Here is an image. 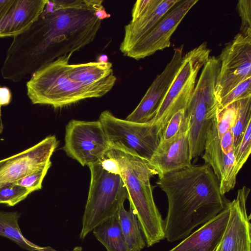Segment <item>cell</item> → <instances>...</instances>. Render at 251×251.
I'll list each match as a JSON object with an SVG mask.
<instances>
[{
	"mask_svg": "<svg viewBox=\"0 0 251 251\" xmlns=\"http://www.w3.org/2000/svg\"><path fill=\"white\" fill-rule=\"evenodd\" d=\"M250 188L239 189L235 199L228 202L229 215L222 239L216 251H251V225L246 202Z\"/></svg>",
	"mask_w": 251,
	"mask_h": 251,
	"instance_id": "cell-13",
	"label": "cell"
},
{
	"mask_svg": "<svg viewBox=\"0 0 251 251\" xmlns=\"http://www.w3.org/2000/svg\"><path fill=\"white\" fill-rule=\"evenodd\" d=\"M20 215L18 211H0V236L13 241L23 249L40 251L41 247L29 241L22 234L18 224Z\"/></svg>",
	"mask_w": 251,
	"mask_h": 251,
	"instance_id": "cell-23",
	"label": "cell"
},
{
	"mask_svg": "<svg viewBox=\"0 0 251 251\" xmlns=\"http://www.w3.org/2000/svg\"><path fill=\"white\" fill-rule=\"evenodd\" d=\"M237 115L232 128L234 151L240 143L249 123L251 122V96L236 101Z\"/></svg>",
	"mask_w": 251,
	"mask_h": 251,
	"instance_id": "cell-24",
	"label": "cell"
},
{
	"mask_svg": "<svg viewBox=\"0 0 251 251\" xmlns=\"http://www.w3.org/2000/svg\"><path fill=\"white\" fill-rule=\"evenodd\" d=\"M114 75L110 62H90L69 64L68 75L73 80L84 84L100 81Z\"/></svg>",
	"mask_w": 251,
	"mask_h": 251,
	"instance_id": "cell-20",
	"label": "cell"
},
{
	"mask_svg": "<svg viewBox=\"0 0 251 251\" xmlns=\"http://www.w3.org/2000/svg\"><path fill=\"white\" fill-rule=\"evenodd\" d=\"M197 2L198 0H179L146 35L123 54L139 60L169 47L172 35Z\"/></svg>",
	"mask_w": 251,
	"mask_h": 251,
	"instance_id": "cell-11",
	"label": "cell"
},
{
	"mask_svg": "<svg viewBox=\"0 0 251 251\" xmlns=\"http://www.w3.org/2000/svg\"><path fill=\"white\" fill-rule=\"evenodd\" d=\"M108 57L106 55L103 54L100 56L98 62H108Z\"/></svg>",
	"mask_w": 251,
	"mask_h": 251,
	"instance_id": "cell-35",
	"label": "cell"
},
{
	"mask_svg": "<svg viewBox=\"0 0 251 251\" xmlns=\"http://www.w3.org/2000/svg\"><path fill=\"white\" fill-rule=\"evenodd\" d=\"M40 251H56L55 250L53 249L52 248L50 247H41V249ZM81 251V249L78 250L77 248L76 251Z\"/></svg>",
	"mask_w": 251,
	"mask_h": 251,
	"instance_id": "cell-34",
	"label": "cell"
},
{
	"mask_svg": "<svg viewBox=\"0 0 251 251\" xmlns=\"http://www.w3.org/2000/svg\"><path fill=\"white\" fill-rule=\"evenodd\" d=\"M106 155L116 163V174L125 184L147 246L159 243L165 238L164 221L155 203L150 181L157 172L146 160L119 150L111 149Z\"/></svg>",
	"mask_w": 251,
	"mask_h": 251,
	"instance_id": "cell-3",
	"label": "cell"
},
{
	"mask_svg": "<svg viewBox=\"0 0 251 251\" xmlns=\"http://www.w3.org/2000/svg\"><path fill=\"white\" fill-rule=\"evenodd\" d=\"M192 160L186 124L176 136L159 142L149 163L160 178L166 174L191 166Z\"/></svg>",
	"mask_w": 251,
	"mask_h": 251,
	"instance_id": "cell-18",
	"label": "cell"
},
{
	"mask_svg": "<svg viewBox=\"0 0 251 251\" xmlns=\"http://www.w3.org/2000/svg\"><path fill=\"white\" fill-rule=\"evenodd\" d=\"M12 94L10 90L6 87L0 86V133L2 131L3 126L1 120V107L10 103L11 100Z\"/></svg>",
	"mask_w": 251,
	"mask_h": 251,
	"instance_id": "cell-33",
	"label": "cell"
},
{
	"mask_svg": "<svg viewBox=\"0 0 251 251\" xmlns=\"http://www.w3.org/2000/svg\"><path fill=\"white\" fill-rule=\"evenodd\" d=\"M251 96V77L247 78L233 88L220 100L218 108Z\"/></svg>",
	"mask_w": 251,
	"mask_h": 251,
	"instance_id": "cell-29",
	"label": "cell"
},
{
	"mask_svg": "<svg viewBox=\"0 0 251 251\" xmlns=\"http://www.w3.org/2000/svg\"><path fill=\"white\" fill-rule=\"evenodd\" d=\"M220 145L223 152L227 154L234 150L233 135L232 129L226 132L220 139Z\"/></svg>",
	"mask_w": 251,
	"mask_h": 251,
	"instance_id": "cell-32",
	"label": "cell"
},
{
	"mask_svg": "<svg viewBox=\"0 0 251 251\" xmlns=\"http://www.w3.org/2000/svg\"><path fill=\"white\" fill-rule=\"evenodd\" d=\"M229 215L228 202L223 211L169 251H216L225 230Z\"/></svg>",
	"mask_w": 251,
	"mask_h": 251,
	"instance_id": "cell-19",
	"label": "cell"
},
{
	"mask_svg": "<svg viewBox=\"0 0 251 251\" xmlns=\"http://www.w3.org/2000/svg\"><path fill=\"white\" fill-rule=\"evenodd\" d=\"M251 151V122L244 132L238 147L234 151L235 169L239 173L247 160Z\"/></svg>",
	"mask_w": 251,
	"mask_h": 251,
	"instance_id": "cell-28",
	"label": "cell"
},
{
	"mask_svg": "<svg viewBox=\"0 0 251 251\" xmlns=\"http://www.w3.org/2000/svg\"><path fill=\"white\" fill-rule=\"evenodd\" d=\"M185 109L176 112L167 123L160 136V142L168 141L179 133L186 126Z\"/></svg>",
	"mask_w": 251,
	"mask_h": 251,
	"instance_id": "cell-27",
	"label": "cell"
},
{
	"mask_svg": "<svg viewBox=\"0 0 251 251\" xmlns=\"http://www.w3.org/2000/svg\"><path fill=\"white\" fill-rule=\"evenodd\" d=\"M111 149L99 120H72L66 126L63 149L82 166L101 162Z\"/></svg>",
	"mask_w": 251,
	"mask_h": 251,
	"instance_id": "cell-9",
	"label": "cell"
},
{
	"mask_svg": "<svg viewBox=\"0 0 251 251\" xmlns=\"http://www.w3.org/2000/svg\"><path fill=\"white\" fill-rule=\"evenodd\" d=\"M215 85L218 101L244 79L251 77V37L238 33L223 49Z\"/></svg>",
	"mask_w": 251,
	"mask_h": 251,
	"instance_id": "cell-10",
	"label": "cell"
},
{
	"mask_svg": "<svg viewBox=\"0 0 251 251\" xmlns=\"http://www.w3.org/2000/svg\"><path fill=\"white\" fill-rule=\"evenodd\" d=\"M58 146L54 135H50L35 145L0 160V185L16 181L46 166Z\"/></svg>",
	"mask_w": 251,
	"mask_h": 251,
	"instance_id": "cell-12",
	"label": "cell"
},
{
	"mask_svg": "<svg viewBox=\"0 0 251 251\" xmlns=\"http://www.w3.org/2000/svg\"><path fill=\"white\" fill-rule=\"evenodd\" d=\"M100 0H48L31 26L13 37L0 72L17 82L58 57L91 43L100 28L96 15L103 8Z\"/></svg>",
	"mask_w": 251,
	"mask_h": 251,
	"instance_id": "cell-1",
	"label": "cell"
},
{
	"mask_svg": "<svg viewBox=\"0 0 251 251\" xmlns=\"http://www.w3.org/2000/svg\"><path fill=\"white\" fill-rule=\"evenodd\" d=\"M183 45L175 49L171 60L156 76L138 105L126 120L143 123L154 117L180 67L183 56Z\"/></svg>",
	"mask_w": 251,
	"mask_h": 251,
	"instance_id": "cell-15",
	"label": "cell"
},
{
	"mask_svg": "<svg viewBox=\"0 0 251 251\" xmlns=\"http://www.w3.org/2000/svg\"><path fill=\"white\" fill-rule=\"evenodd\" d=\"M51 165V161L43 168L38 169L18 180L16 183L32 192L42 188V182Z\"/></svg>",
	"mask_w": 251,
	"mask_h": 251,
	"instance_id": "cell-30",
	"label": "cell"
},
{
	"mask_svg": "<svg viewBox=\"0 0 251 251\" xmlns=\"http://www.w3.org/2000/svg\"><path fill=\"white\" fill-rule=\"evenodd\" d=\"M236 115V101L222 108H218L216 115V123L220 139L226 132L232 128Z\"/></svg>",
	"mask_w": 251,
	"mask_h": 251,
	"instance_id": "cell-26",
	"label": "cell"
},
{
	"mask_svg": "<svg viewBox=\"0 0 251 251\" xmlns=\"http://www.w3.org/2000/svg\"><path fill=\"white\" fill-rule=\"evenodd\" d=\"M73 53L58 57L30 76L26 85L32 103L62 107L84 99L102 97L112 89L116 81L114 75L91 84L72 80L68 65Z\"/></svg>",
	"mask_w": 251,
	"mask_h": 251,
	"instance_id": "cell-4",
	"label": "cell"
},
{
	"mask_svg": "<svg viewBox=\"0 0 251 251\" xmlns=\"http://www.w3.org/2000/svg\"><path fill=\"white\" fill-rule=\"evenodd\" d=\"M220 62L209 56L185 109V121L192 159L203 153L209 128L215 120L219 107L215 85Z\"/></svg>",
	"mask_w": 251,
	"mask_h": 251,
	"instance_id": "cell-5",
	"label": "cell"
},
{
	"mask_svg": "<svg viewBox=\"0 0 251 251\" xmlns=\"http://www.w3.org/2000/svg\"><path fill=\"white\" fill-rule=\"evenodd\" d=\"M237 8L241 19L239 33L251 37V0H239L237 4Z\"/></svg>",
	"mask_w": 251,
	"mask_h": 251,
	"instance_id": "cell-31",
	"label": "cell"
},
{
	"mask_svg": "<svg viewBox=\"0 0 251 251\" xmlns=\"http://www.w3.org/2000/svg\"><path fill=\"white\" fill-rule=\"evenodd\" d=\"M210 53L206 43L203 42L183 56L178 71L151 120L157 126L160 137L172 115L180 109H186L196 86L197 75Z\"/></svg>",
	"mask_w": 251,
	"mask_h": 251,
	"instance_id": "cell-7",
	"label": "cell"
},
{
	"mask_svg": "<svg viewBox=\"0 0 251 251\" xmlns=\"http://www.w3.org/2000/svg\"><path fill=\"white\" fill-rule=\"evenodd\" d=\"M202 156L219 181L220 190L224 195L233 189L238 173L235 169L234 150L227 154L221 149L217 132L216 118L208 130Z\"/></svg>",
	"mask_w": 251,
	"mask_h": 251,
	"instance_id": "cell-17",
	"label": "cell"
},
{
	"mask_svg": "<svg viewBox=\"0 0 251 251\" xmlns=\"http://www.w3.org/2000/svg\"><path fill=\"white\" fill-rule=\"evenodd\" d=\"M120 226L126 242L131 251H140L146 246L142 231L132 207L125 209L122 205L118 212Z\"/></svg>",
	"mask_w": 251,
	"mask_h": 251,
	"instance_id": "cell-22",
	"label": "cell"
},
{
	"mask_svg": "<svg viewBox=\"0 0 251 251\" xmlns=\"http://www.w3.org/2000/svg\"><path fill=\"white\" fill-rule=\"evenodd\" d=\"M48 0H0V38L15 37L38 19Z\"/></svg>",
	"mask_w": 251,
	"mask_h": 251,
	"instance_id": "cell-16",
	"label": "cell"
},
{
	"mask_svg": "<svg viewBox=\"0 0 251 251\" xmlns=\"http://www.w3.org/2000/svg\"><path fill=\"white\" fill-rule=\"evenodd\" d=\"M179 0H138L132 10V19L125 26L120 46L124 54L146 35Z\"/></svg>",
	"mask_w": 251,
	"mask_h": 251,
	"instance_id": "cell-14",
	"label": "cell"
},
{
	"mask_svg": "<svg viewBox=\"0 0 251 251\" xmlns=\"http://www.w3.org/2000/svg\"><path fill=\"white\" fill-rule=\"evenodd\" d=\"M156 184L166 194L168 208L164 221L165 238H185L197 226L209 221L226 206L219 181L210 166L193 165L165 174Z\"/></svg>",
	"mask_w": 251,
	"mask_h": 251,
	"instance_id": "cell-2",
	"label": "cell"
},
{
	"mask_svg": "<svg viewBox=\"0 0 251 251\" xmlns=\"http://www.w3.org/2000/svg\"><path fill=\"white\" fill-rule=\"evenodd\" d=\"M92 231L107 251H131L123 235L118 213L101 223Z\"/></svg>",
	"mask_w": 251,
	"mask_h": 251,
	"instance_id": "cell-21",
	"label": "cell"
},
{
	"mask_svg": "<svg viewBox=\"0 0 251 251\" xmlns=\"http://www.w3.org/2000/svg\"><path fill=\"white\" fill-rule=\"evenodd\" d=\"M111 149L137 156L149 163L160 142L157 126L151 120L139 123L118 118L108 110L99 120Z\"/></svg>",
	"mask_w": 251,
	"mask_h": 251,
	"instance_id": "cell-8",
	"label": "cell"
},
{
	"mask_svg": "<svg viewBox=\"0 0 251 251\" xmlns=\"http://www.w3.org/2000/svg\"><path fill=\"white\" fill-rule=\"evenodd\" d=\"M91 172L89 190L80 238L84 239L107 218L116 215L129 196L121 176L108 171L101 162L88 166Z\"/></svg>",
	"mask_w": 251,
	"mask_h": 251,
	"instance_id": "cell-6",
	"label": "cell"
},
{
	"mask_svg": "<svg viewBox=\"0 0 251 251\" xmlns=\"http://www.w3.org/2000/svg\"><path fill=\"white\" fill-rule=\"evenodd\" d=\"M32 193L16 182L0 185V204L13 206L25 200Z\"/></svg>",
	"mask_w": 251,
	"mask_h": 251,
	"instance_id": "cell-25",
	"label": "cell"
}]
</instances>
